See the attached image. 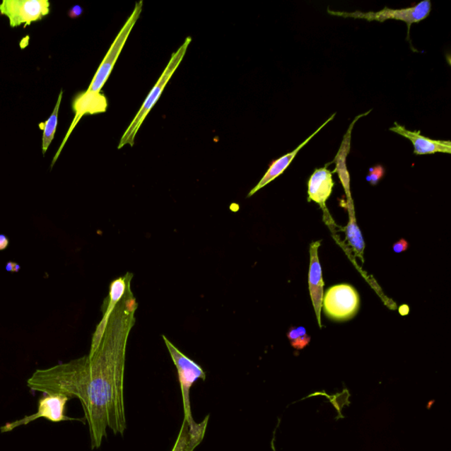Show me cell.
Wrapping results in <instances>:
<instances>
[{"mask_svg": "<svg viewBox=\"0 0 451 451\" xmlns=\"http://www.w3.org/2000/svg\"><path fill=\"white\" fill-rule=\"evenodd\" d=\"M19 268L20 266H18L17 264H14L12 262L7 264L6 266V270L9 271H17L18 270H19Z\"/></svg>", "mask_w": 451, "mask_h": 451, "instance_id": "cell-23", "label": "cell"}, {"mask_svg": "<svg viewBox=\"0 0 451 451\" xmlns=\"http://www.w3.org/2000/svg\"><path fill=\"white\" fill-rule=\"evenodd\" d=\"M108 99L102 92L83 91L78 93L75 96L73 101V110L75 114L74 119L71 123L69 131L67 132L66 139H64L63 144L61 146L59 152L57 153L53 164L56 159L59 157V153L62 149L63 146L66 144L67 139L69 138L71 132L74 131L75 127L82 117L86 115H96L105 113L108 109Z\"/></svg>", "mask_w": 451, "mask_h": 451, "instance_id": "cell-9", "label": "cell"}, {"mask_svg": "<svg viewBox=\"0 0 451 451\" xmlns=\"http://www.w3.org/2000/svg\"><path fill=\"white\" fill-rule=\"evenodd\" d=\"M143 1H139L135 4L134 11L131 16L128 18L127 23H124L123 28H121L119 33L117 35L116 39L110 48L108 53L103 59L102 62L100 64L98 71H96L94 78L89 86L88 90L91 92H101L103 87L108 81L110 74L112 73L115 64L117 63L118 57H119L122 49H124L125 42H127L129 35H130L132 28H134L142 12Z\"/></svg>", "mask_w": 451, "mask_h": 451, "instance_id": "cell-6", "label": "cell"}, {"mask_svg": "<svg viewBox=\"0 0 451 451\" xmlns=\"http://www.w3.org/2000/svg\"><path fill=\"white\" fill-rule=\"evenodd\" d=\"M288 338L293 348L302 350L309 345L310 337L304 327H293L290 329Z\"/></svg>", "mask_w": 451, "mask_h": 451, "instance_id": "cell-17", "label": "cell"}, {"mask_svg": "<svg viewBox=\"0 0 451 451\" xmlns=\"http://www.w3.org/2000/svg\"><path fill=\"white\" fill-rule=\"evenodd\" d=\"M321 245V241L313 242L310 247V271H309V289L310 298L312 300L315 312L320 328H323L321 324L322 303L324 298L323 276H322V268L318 257V249Z\"/></svg>", "mask_w": 451, "mask_h": 451, "instance_id": "cell-10", "label": "cell"}, {"mask_svg": "<svg viewBox=\"0 0 451 451\" xmlns=\"http://www.w3.org/2000/svg\"><path fill=\"white\" fill-rule=\"evenodd\" d=\"M48 0H4L0 4V14L8 18L10 26L27 27L44 19L51 12Z\"/></svg>", "mask_w": 451, "mask_h": 451, "instance_id": "cell-7", "label": "cell"}, {"mask_svg": "<svg viewBox=\"0 0 451 451\" xmlns=\"http://www.w3.org/2000/svg\"><path fill=\"white\" fill-rule=\"evenodd\" d=\"M189 425L184 420L182 421L180 432L171 451H194L189 445Z\"/></svg>", "mask_w": 451, "mask_h": 451, "instance_id": "cell-18", "label": "cell"}, {"mask_svg": "<svg viewBox=\"0 0 451 451\" xmlns=\"http://www.w3.org/2000/svg\"><path fill=\"white\" fill-rule=\"evenodd\" d=\"M371 112L372 110H370V112L361 114L359 116L354 118L353 123L350 124L349 128L347 129L346 134L344 136L343 141L341 145H340L337 155H336L334 160L330 163L331 164L335 163V170L332 171V173H338L340 182H341L344 189H345L347 198L346 202L353 201L352 197H351L350 175L348 170H347L346 165L347 156H348L351 150V138H352L353 129L354 124L357 123V121L359 120L360 118L368 116V115Z\"/></svg>", "mask_w": 451, "mask_h": 451, "instance_id": "cell-14", "label": "cell"}, {"mask_svg": "<svg viewBox=\"0 0 451 451\" xmlns=\"http://www.w3.org/2000/svg\"><path fill=\"white\" fill-rule=\"evenodd\" d=\"M390 131L402 136L413 143L415 156L434 155L436 153H451L450 141H435L421 134L420 131H411L406 127L394 123V127L390 128Z\"/></svg>", "mask_w": 451, "mask_h": 451, "instance_id": "cell-11", "label": "cell"}, {"mask_svg": "<svg viewBox=\"0 0 451 451\" xmlns=\"http://www.w3.org/2000/svg\"><path fill=\"white\" fill-rule=\"evenodd\" d=\"M408 246L409 245H408V242L406 240L401 239L393 245V250H394L396 253L404 252L408 249Z\"/></svg>", "mask_w": 451, "mask_h": 451, "instance_id": "cell-20", "label": "cell"}, {"mask_svg": "<svg viewBox=\"0 0 451 451\" xmlns=\"http://www.w3.org/2000/svg\"><path fill=\"white\" fill-rule=\"evenodd\" d=\"M336 116V113L332 115V116L329 118L328 120L325 121L323 124L321 125L320 128L317 129L316 131L314 132L313 134H311L309 138L304 141L302 144L293 150V151L286 153V155L283 156L281 158L274 160L273 163L270 164L269 169L267 170L266 173L264 175V177L261 178V180L259 182L255 187H254L252 191L250 192L247 198H250V197L255 194L256 192H259V189L266 186L268 184H270L271 182H273L277 177H280V175L284 173V171L288 169L290 164L293 162V160L295 158L296 156L298 155V153L300 151V149L303 148L309 141L312 139L315 136H316L318 132H320L322 129H323L325 125L330 123L332 120H334V118Z\"/></svg>", "mask_w": 451, "mask_h": 451, "instance_id": "cell-13", "label": "cell"}, {"mask_svg": "<svg viewBox=\"0 0 451 451\" xmlns=\"http://www.w3.org/2000/svg\"><path fill=\"white\" fill-rule=\"evenodd\" d=\"M399 312L401 315H403V316H404V315H407L408 313H409V307L406 305L401 306Z\"/></svg>", "mask_w": 451, "mask_h": 451, "instance_id": "cell-24", "label": "cell"}, {"mask_svg": "<svg viewBox=\"0 0 451 451\" xmlns=\"http://www.w3.org/2000/svg\"><path fill=\"white\" fill-rule=\"evenodd\" d=\"M8 238L6 235H0V250H5L8 246Z\"/></svg>", "mask_w": 451, "mask_h": 451, "instance_id": "cell-22", "label": "cell"}, {"mask_svg": "<svg viewBox=\"0 0 451 451\" xmlns=\"http://www.w3.org/2000/svg\"><path fill=\"white\" fill-rule=\"evenodd\" d=\"M432 10V3L430 0H423L418 3L417 5L406 7L403 9H391L385 6L384 9L378 12H360L356 11L353 13L339 12V11H332L327 9L330 16L344 18H353V19H363L367 21H377V23H385L387 20H396L404 21L407 25V40H409L410 30L414 23H420L421 21L427 19ZM410 41V40H409Z\"/></svg>", "mask_w": 451, "mask_h": 451, "instance_id": "cell-4", "label": "cell"}, {"mask_svg": "<svg viewBox=\"0 0 451 451\" xmlns=\"http://www.w3.org/2000/svg\"><path fill=\"white\" fill-rule=\"evenodd\" d=\"M63 90L59 94V100H57L54 110H53L51 117H49L45 123L40 124V128L44 130L42 134V155H45L49 145L52 144L53 139H54L55 132L59 122V112L61 101H62Z\"/></svg>", "mask_w": 451, "mask_h": 451, "instance_id": "cell-16", "label": "cell"}, {"mask_svg": "<svg viewBox=\"0 0 451 451\" xmlns=\"http://www.w3.org/2000/svg\"><path fill=\"white\" fill-rule=\"evenodd\" d=\"M138 303L131 288L125 292L112 312L103 311L102 334L93 335L87 356L66 363L37 370L27 381L28 387L45 395H62L81 401L89 428L92 450L99 449L107 438L124 434V370L129 336L136 321Z\"/></svg>", "mask_w": 451, "mask_h": 451, "instance_id": "cell-1", "label": "cell"}, {"mask_svg": "<svg viewBox=\"0 0 451 451\" xmlns=\"http://www.w3.org/2000/svg\"><path fill=\"white\" fill-rule=\"evenodd\" d=\"M322 308L330 320L348 321L359 311V293L353 286L348 284L332 286L325 292Z\"/></svg>", "mask_w": 451, "mask_h": 451, "instance_id": "cell-5", "label": "cell"}, {"mask_svg": "<svg viewBox=\"0 0 451 451\" xmlns=\"http://www.w3.org/2000/svg\"><path fill=\"white\" fill-rule=\"evenodd\" d=\"M331 165L329 163L324 168L316 169L310 175L308 181V196L309 201H314L320 206L322 209L327 211V201L330 198L335 182L334 174L327 169Z\"/></svg>", "mask_w": 451, "mask_h": 451, "instance_id": "cell-12", "label": "cell"}, {"mask_svg": "<svg viewBox=\"0 0 451 451\" xmlns=\"http://www.w3.org/2000/svg\"><path fill=\"white\" fill-rule=\"evenodd\" d=\"M346 209L349 213V223L346 227V240L351 247H352L354 253L358 257H360L361 262H364L363 254L365 249V242L361 229L358 227L356 218V212H354V206L353 202H346Z\"/></svg>", "mask_w": 451, "mask_h": 451, "instance_id": "cell-15", "label": "cell"}, {"mask_svg": "<svg viewBox=\"0 0 451 451\" xmlns=\"http://www.w3.org/2000/svg\"><path fill=\"white\" fill-rule=\"evenodd\" d=\"M164 342L170 354L172 361L177 368L179 384H180L182 404H184V420L187 422L189 427H192L196 423L192 418L191 400H189V393L193 385L199 379L205 381L206 379V372L201 366L196 363L194 361L189 359L184 353H182L177 346L171 343L169 339L163 336Z\"/></svg>", "mask_w": 451, "mask_h": 451, "instance_id": "cell-3", "label": "cell"}, {"mask_svg": "<svg viewBox=\"0 0 451 451\" xmlns=\"http://www.w3.org/2000/svg\"><path fill=\"white\" fill-rule=\"evenodd\" d=\"M385 169L384 166L375 165V167H372L370 169V173L366 177V180L370 182L371 185H377L380 180H382V177H385Z\"/></svg>", "mask_w": 451, "mask_h": 451, "instance_id": "cell-19", "label": "cell"}, {"mask_svg": "<svg viewBox=\"0 0 451 451\" xmlns=\"http://www.w3.org/2000/svg\"><path fill=\"white\" fill-rule=\"evenodd\" d=\"M82 12H83V9L80 6H75L69 11V16L71 18H77L81 16Z\"/></svg>", "mask_w": 451, "mask_h": 451, "instance_id": "cell-21", "label": "cell"}, {"mask_svg": "<svg viewBox=\"0 0 451 451\" xmlns=\"http://www.w3.org/2000/svg\"><path fill=\"white\" fill-rule=\"evenodd\" d=\"M191 42L192 37L186 38L184 44L180 46V48L172 54L170 62L167 64L165 69H164L162 76L159 78V81H157L155 87L153 88L151 91H150L149 95L145 100L144 103H143L141 110H139L138 113L136 114L134 120L131 121V123L129 125L127 131H125L124 135L122 136L119 146H118V149H121L127 145H130L131 146L134 145L136 135L138 134L139 128H141L146 116H148V113L151 112L153 107L156 105V103L158 101L160 95H162L164 88H166L168 82L170 81V78L173 76L175 71H177L178 66H180Z\"/></svg>", "mask_w": 451, "mask_h": 451, "instance_id": "cell-2", "label": "cell"}, {"mask_svg": "<svg viewBox=\"0 0 451 451\" xmlns=\"http://www.w3.org/2000/svg\"><path fill=\"white\" fill-rule=\"evenodd\" d=\"M69 397L62 395H45L41 397L38 403L37 413L20 418L13 422H8L1 428L0 432L7 433L14 430L16 428L31 423L32 421L45 418L52 422L80 421V418L67 417L66 406Z\"/></svg>", "mask_w": 451, "mask_h": 451, "instance_id": "cell-8", "label": "cell"}]
</instances>
